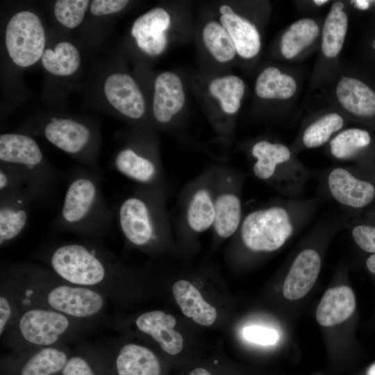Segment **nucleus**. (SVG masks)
<instances>
[{
    "instance_id": "obj_1",
    "label": "nucleus",
    "mask_w": 375,
    "mask_h": 375,
    "mask_svg": "<svg viewBox=\"0 0 375 375\" xmlns=\"http://www.w3.org/2000/svg\"><path fill=\"white\" fill-rule=\"evenodd\" d=\"M65 177L63 203L51 227L90 239L101 238L108 233L116 217L103 196L102 180L82 167L71 169Z\"/></svg>"
},
{
    "instance_id": "obj_2",
    "label": "nucleus",
    "mask_w": 375,
    "mask_h": 375,
    "mask_svg": "<svg viewBox=\"0 0 375 375\" xmlns=\"http://www.w3.org/2000/svg\"><path fill=\"white\" fill-rule=\"evenodd\" d=\"M165 186L138 185L118 206L115 217L128 243L142 249L160 246L171 233Z\"/></svg>"
},
{
    "instance_id": "obj_3",
    "label": "nucleus",
    "mask_w": 375,
    "mask_h": 375,
    "mask_svg": "<svg viewBox=\"0 0 375 375\" xmlns=\"http://www.w3.org/2000/svg\"><path fill=\"white\" fill-rule=\"evenodd\" d=\"M99 240L59 243L49 248L42 258L52 272L66 283L89 288L99 285L109 281L119 268Z\"/></svg>"
},
{
    "instance_id": "obj_4",
    "label": "nucleus",
    "mask_w": 375,
    "mask_h": 375,
    "mask_svg": "<svg viewBox=\"0 0 375 375\" xmlns=\"http://www.w3.org/2000/svg\"><path fill=\"white\" fill-rule=\"evenodd\" d=\"M0 163L15 169L23 178L35 201L47 203L63 178V174L44 157L37 142L17 133L0 135Z\"/></svg>"
},
{
    "instance_id": "obj_5",
    "label": "nucleus",
    "mask_w": 375,
    "mask_h": 375,
    "mask_svg": "<svg viewBox=\"0 0 375 375\" xmlns=\"http://www.w3.org/2000/svg\"><path fill=\"white\" fill-rule=\"evenodd\" d=\"M215 175L216 166L205 169L182 190L174 226L181 232L198 235L212 227L215 219Z\"/></svg>"
},
{
    "instance_id": "obj_6",
    "label": "nucleus",
    "mask_w": 375,
    "mask_h": 375,
    "mask_svg": "<svg viewBox=\"0 0 375 375\" xmlns=\"http://www.w3.org/2000/svg\"><path fill=\"white\" fill-rule=\"evenodd\" d=\"M236 232L249 250L272 252L284 244L292 232V226L283 208L272 206L249 213Z\"/></svg>"
},
{
    "instance_id": "obj_7",
    "label": "nucleus",
    "mask_w": 375,
    "mask_h": 375,
    "mask_svg": "<svg viewBox=\"0 0 375 375\" xmlns=\"http://www.w3.org/2000/svg\"><path fill=\"white\" fill-rule=\"evenodd\" d=\"M43 135L53 145L73 156L101 180L94 147L93 130L87 124L69 118H52L43 127Z\"/></svg>"
},
{
    "instance_id": "obj_8",
    "label": "nucleus",
    "mask_w": 375,
    "mask_h": 375,
    "mask_svg": "<svg viewBox=\"0 0 375 375\" xmlns=\"http://www.w3.org/2000/svg\"><path fill=\"white\" fill-rule=\"evenodd\" d=\"M6 45L9 56L18 66L29 67L42 58L45 32L38 16L28 10L15 14L6 29Z\"/></svg>"
},
{
    "instance_id": "obj_9",
    "label": "nucleus",
    "mask_w": 375,
    "mask_h": 375,
    "mask_svg": "<svg viewBox=\"0 0 375 375\" xmlns=\"http://www.w3.org/2000/svg\"><path fill=\"white\" fill-rule=\"evenodd\" d=\"M240 181L234 170L216 166L215 219L212 231L215 237L226 239L233 236L242 222Z\"/></svg>"
},
{
    "instance_id": "obj_10",
    "label": "nucleus",
    "mask_w": 375,
    "mask_h": 375,
    "mask_svg": "<svg viewBox=\"0 0 375 375\" xmlns=\"http://www.w3.org/2000/svg\"><path fill=\"white\" fill-rule=\"evenodd\" d=\"M70 327L69 317L51 308H30L20 316L17 323L22 340L41 347L57 343Z\"/></svg>"
},
{
    "instance_id": "obj_11",
    "label": "nucleus",
    "mask_w": 375,
    "mask_h": 375,
    "mask_svg": "<svg viewBox=\"0 0 375 375\" xmlns=\"http://www.w3.org/2000/svg\"><path fill=\"white\" fill-rule=\"evenodd\" d=\"M45 296L49 308L69 318L87 319L98 315L104 306V298L97 291L70 283L52 286Z\"/></svg>"
},
{
    "instance_id": "obj_12",
    "label": "nucleus",
    "mask_w": 375,
    "mask_h": 375,
    "mask_svg": "<svg viewBox=\"0 0 375 375\" xmlns=\"http://www.w3.org/2000/svg\"><path fill=\"white\" fill-rule=\"evenodd\" d=\"M113 166L115 171L138 185L165 186L164 172L154 152L126 146L115 155Z\"/></svg>"
},
{
    "instance_id": "obj_13",
    "label": "nucleus",
    "mask_w": 375,
    "mask_h": 375,
    "mask_svg": "<svg viewBox=\"0 0 375 375\" xmlns=\"http://www.w3.org/2000/svg\"><path fill=\"white\" fill-rule=\"evenodd\" d=\"M34 197L26 188L0 194V245L3 247L25 230Z\"/></svg>"
},
{
    "instance_id": "obj_14",
    "label": "nucleus",
    "mask_w": 375,
    "mask_h": 375,
    "mask_svg": "<svg viewBox=\"0 0 375 375\" xmlns=\"http://www.w3.org/2000/svg\"><path fill=\"white\" fill-rule=\"evenodd\" d=\"M103 91L108 103L120 114L138 119L145 112V101L135 81L124 73H115L107 77Z\"/></svg>"
},
{
    "instance_id": "obj_15",
    "label": "nucleus",
    "mask_w": 375,
    "mask_h": 375,
    "mask_svg": "<svg viewBox=\"0 0 375 375\" xmlns=\"http://www.w3.org/2000/svg\"><path fill=\"white\" fill-rule=\"evenodd\" d=\"M171 18L162 8H154L137 18L131 28V34L139 48L150 56H158L165 49V34Z\"/></svg>"
},
{
    "instance_id": "obj_16",
    "label": "nucleus",
    "mask_w": 375,
    "mask_h": 375,
    "mask_svg": "<svg viewBox=\"0 0 375 375\" xmlns=\"http://www.w3.org/2000/svg\"><path fill=\"white\" fill-rule=\"evenodd\" d=\"M185 96L180 78L171 72H164L154 83L153 114L157 122L168 124L184 106Z\"/></svg>"
},
{
    "instance_id": "obj_17",
    "label": "nucleus",
    "mask_w": 375,
    "mask_h": 375,
    "mask_svg": "<svg viewBox=\"0 0 375 375\" xmlns=\"http://www.w3.org/2000/svg\"><path fill=\"white\" fill-rule=\"evenodd\" d=\"M335 94L340 106L352 115L363 119L375 117V90L365 81L342 76L337 84Z\"/></svg>"
},
{
    "instance_id": "obj_18",
    "label": "nucleus",
    "mask_w": 375,
    "mask_h": 375,
    "mask_svg": "<svg viewBox=\"0 0 375 375\" xmlns=\"http://www.w3.org/2000/svg\"><path fill=\"white\" fill-rule=\"evenodd\" d=\"M321 268V259L313 249H305L294 260L283 286L284 297L297 300L313 287Z\"/></svg>"
},
{
    "instance_id": "obj_19",
    "label": "nucleus",
    "mask_w": 375,
    "mask_h": 375,
    "mask_svg": "<svg viewBox=\"0 0 375 375\" xmlns=\"http://www.w3.org/2000/svg\"><path fill=\"white\" fill-rule=\"evenodd\" d=\"M137 328L151 335L165 352L176 355L183 349V339L174 329L176 319L161 310H152L140 315L135 320Z\"/></svg>"
},
{
    "instance_id": "obj_20",
    "label": "nucleus",
    "mask_w": 375,
    "mask_h": 375,
    "mask_svg": "<svg viewBox=\"0 0 375 375\" xmlns=\"http://www.w3.org/2000/svg\"><path fill=\"white\" fill-rule=\"evenodd\" d=\"M332 195L340 203L353 208L369 204L375 197V189L370 183L357 179L342 168L333 169L328 176Z\"/></svg>"
},
{
    "instance_id": "obj_21",
    "label": "nucleus",
    "mask_w": 375,
    "mask_h": 375,
    "mask_svg": "<svg viewBox=\"0 0 375 375\" xmlns=\"http://www.w3.org/2000/svg\"><path fill=\"white\" fill-rule=\"evenodd\" d=\"M219 12L222 14L220 24L230 35L237 53L244 58L255 57L261 47L260 34L255 25L236 14L227 5H222Z\"/></svg>"
},
{
    "instance_id": "obj_22",
    "label": "nucleus",
    "mask_w": 375,
    "mask_h": 375,
    "mask_svg": "<svg viewBox=\"0 0 375 375\" xmlns=\"http://www.w3.org/2000/svg\"><path fill=\"white\" fill-rule=\"evenodd\" d=\"M356 308V298L348 286L328 289L322 298L316 311V318L323 326H331L348 319Z\"/></svg>"
},
{
    "instance_id": "obj_23",
    "label": "nucleus",
    "mask_w": 375,
    "mask_h": 375,
    "mask_svg": "<svg viewBox=\"0 0 375 375\" xmlns=\"http://www.w3.org/2000/svg\"><path fill=\"white\" fill-rule=\"evenodd\" d=\"M174 297L182 312L201 325H212L217 318L216 309L207 303L195 286L185 280L176 281L172 288Z\"/></svg>"
},
{
    "instance_id": "obj_24",
    "label": "nucleus",
    "mask_w": 375,
    "mask_h": 375,
    "mask_svg": "<svg viewBox=\"0 0 375 375\" xmlns=\"http://www.w3.org/2000/svg\"><path fill=\"white\" fill-rule=\"evenodd\" d=\"M115 363L118 375L160 374V366L156 355L149 349L136 344L123 346Z\"/></svg>"
},
{
    "instance_id": "obj_25",
    "label": "nucleus",
    "mask_w": 375,
    "mask_h": 375,
    "mask_svg": "<svg viewBox=\"0 0 375 375\" xmlns=\"http://www.w3.org/2000/svg\"><path fill=\"white\" fill-rule=\"evenodd\" d=\"M348 29V16L344 4L335 1L328 12L322 28V51L329 58H335L341 51Z\"/></svg>"
},
{
    "instance_id": "obj_26",
    "label": "nucleus",
    "mask_w": 375,
    "mask_h": 375,
    "mask_svg": "<svg viewBox=\"0 0 375 375\" xmlns=\"http://www.w3.org/2000/svg\"><path fill=\"white\" fill-rule=\"evenodd\" d=\"M297 83L291 76L282 74L279 69L270 66L258 75L255 85L256 95L263 99L285 100L296 92Z\"/></svg>"
},
{
    "instance_id": "obj_27",
    "label": "nucleus",
    "mask_w": 375,
    "mask_h": 375,
    "mask_svg": "<svg viewBox=\"0 0 375 375\" xmlns=\"http://www.w3.org/2000/svg\"><path fill=\"white\" fill-rule=\"evenodd\" d=\"M319 28L310 18H302L292 23L283 33L280 50L286 59H292L317 38Z\"/></svg>"
},
{
    "instance_id": "obj_28",
    "label": "nucleus",
    "mask_w": 375,
    "mask_h": 375,
    "mask_svg": "<svg viewBox=\"0 0 375 375\" xmlns=\"http://www.w3.org/2000/svg\"><path fill=\"white\" fill-rule=\"evenodd\" d=\"M251 153L256 158L253 167V173L262 180L271 178L275 174L276 166L286 162L290 157L287 147L266 140L256 142L252 147Z\"/></svg>"
},
{
    "instance_id": "obj_29",
    "label": "nucleus",
    "mask_w": 375,
    "mask_h": 375,
    "mask_svg": "<svg viewBox=\"0 0 375 375\" xmlns=\"http://www.w3.org/2000/svg\"><path fill=\"white\" fill-rule=\"evenodd\" d=\"M41 60L47 72L60 76L74 74L81 63L78 50L69 42H59L53 49H45Z\"/></svg>"
},
{
    "instance_id": "obj_30",
    "label": "nucleus",
    "mask_w": 375,
    "mask_h": 375,
    "mask_svg": "<svg viewBox=\"0 0 375 375\" xmlns=\"http://www.w3.org/2000/svg\"><path fill=\"white\" fill-rule=\"evenodd\" d=\"M210 94L219 100L224 112L236 113L240 106L245 91L244 81L235 75L215 78L209 84Z\"/></svg>"
},
{
    "instance_id": "obj_31",
    "label": "nucleus",
    "mask_w": 375,
    "mask_h": 375,
    "mask_svg": "<svg viewBox=\"0 0 375 375\" xmlns=\"http://www.w3.org/2000/svg\"><path fill=\"white\" fill-rule=\"evenodd\" d=\"M67 360L66 353L57 347H42L25 362L20 374L53 375L62 371Z\"/></svg>"
},
{
    "instance_id": "obj_32",
    "label": "nucleus",
    "mask_w": 375,
    "mask_h": 375,
    "mask_svg": "<svg viewBox=\"0 0 375 375\" xmlns=\"http://www.w3.org/2000/svg\"><path fill=\"white\" fill-rule=\"evenodd\" d=\"M202 38L208 51L220 62L232 60L237 53L228 31L215 21H210L206 24L202 31Z\"/></svg>"
},
{
    "instance_id": "obj_33",
    "label": "nucleus",
    "mask_w": 375,
    "mask_h": 375,
    "mask_svg": "<svg viewBox=\"0 0 375 375\" xmlns=\"http://www.w3.org/2000/svg\"><path fill=\"white\" fill-rule=\"evenodd\" d=\"M371 142L369 133L363 129L351 128L338 133L331 142V153L338 159H347Z\"/></svg>"
},
{
    "instance_id": "obj_34",
    "label": "nucleus",
    "mask_w": 375,
    "mask_h": 375,
    "mask_svg": "<svg viewBox=\"0 0 375 375\" xmlns=\"http://www.w3.org/2000/svg\"><path fill=\"white\" fill-rule=\"evenodd\" d=\"M343 125L344 119L339 114H326L305 130L303 142L308 148L320 147L328 140L333 133L341 129Z\"/></svg>"
},
{
    "instance_id": "obj_35",
    "label": "nucleus",
    "mask_w": 375,
    "mask_h": 375,
    "mask_svg": "<svg viewBox=\"0 0 375 375\" xmlns=\"http://www.w3.org/2000/svg\"><path fill=\"white\" fill-rule=\"evenodd\" d=\"M88 0H58L54 5L56 19L69 28H74L81 24L89 6Z\"/></svg>"
},
{
    "instance_id": "obj_36",
    "label": "nucleus",
    "mask_w": 375,
    "mask_h": 375,
    "mask_svg": "<svg viewBox=\"0 0 375 375\" xmlns=\"http://www.w3.org/2000/svg\"><path fill=\"white\" fill-rule=\"evenodd\" d=\"M242 335L247 341L263 346L275 344L279 340L276 330L260 326H246L242 330Z\"/></svg>"
},
{
    "instance_id": "obj_37",
    "label": "nucleus",
    "mask_w": 375,
    "mask_h": 375,
    "mask_svg": "<svg viewBox=\"0 0 375 375\" xmlns=\"http://www.w3.org/2000/svg\"><path fill=\"white\" fill-rule=\"evenodd\" d=\"M24 187L23 178L15 169L0 163V194L15 192Z\"/></svg>"
},
{
    "instance_id": "obj_38",
    "label": "nucleus",
    "mask_w": 375,
    "mask_h": 375,
    "mask_svg": "<svg viewBox=\"0 0 375 375\" xmlns=\"http://www.w3.org/2000/svg\"><path fill=\"white\" fill-rule=\"evenodd\" d=\"M352 235L356 243L362 250L375 253V227L358 226L353 229Z\"/></svg>"
},
{
    "instance_id": "obj_39",
    "label": "nucleus",
    "mask_w": 375,
    "mask_h": 375,
    "mask_svg": "<svg viewBox=\"0 0 375 375\" xmlns=\"http://www.w3.org/2000/svg\"><path fill=\"white\" fill-rule=\"evenodd\" d=\"M128 3L126 0H94L90 4V11L96 16L112 14L123 10Z\"/></svg>"
},
{
    "instance_id": "obj_40",
    "label": "nucleus",
    "mask_w": 375,
    "mask_h": 375,
    "mask_svg": "<svg viewBox=\"0 0 375 375\" xmlns=\"http://www.w3.org/2000/svg\"><path fill=\"white\" fill-rule=\"evenodd\" d=\"M61 374L62 375H95L88 362L79 356L69 358L62 369Z\"/></svg>"
},
{
    "instance_id": "obj_41",
    "label": "nucleus",
    "mask_w": 375,
    "mask_h": 375,
    "mask_svg": "<svg viewBox=\"0 0 375 375\" xmlns=\"http://www.w3.org/2000/svg\"><path fill=\"white\" fill-rule=\"evenodd\" d=\"M12 306L8 298L0 297V335H2L12 317Z\"/></svg>"
},
{
    "instance_id": "obj_42",
    "label": "nucleus",
    "mask_w": 375,
    "mask_h": 375,
    "mask_svg": "<svg viewBox=\"0 0 375 375\" xmlns=\"http://www.w3.org/2000/svg\"><path fill=\"white\" fill-rule=\"evenodd\" d=\"M368 269L374 274H375V253L372 255L367 260L366 262Z\"/></svg>"
},
{
    "instance_id": "obj_43",
    "label": "nucleus",
    "mask_w": 375,
    "mask_h": 375,
    "mask_svg": "<svg viewBox=\"0 0 375 375\" xmlns=\"http://www.w3.org/2000/svg\"><path fill=\"white\" fill-rule=\"evenodd\" d=\"M189 375H211L209 372L203 368H197L192 370Z\"/></svg>"
},
{
    "instance_id": "obj_44",
    "label": "nucleus",
    "mask_w": 375,
    "mask_h": 375,
    "mask_svg": "<svg viewBox=\"0 0 375 375\" xmlns=\"http://www.w3.org/2000/svg\"><path fill=\"white\" fill-rule=\"evenodd\" d=\"M367 375H375V363L369 367L367 370Z\"/></svg>"
},
{
    "instance_id": "obj_45",
    "label": "nucleus",
    "mask_w": 375,
    "mask_h": 375,
    "mask_svg": "<svg viewBox=\"0 0 375 375\" xmlns=\"http://www.w3.org/2000/svg\"><path fill=\"white\" fill-rule=\"evenodd\" d=\"M317 6H322L328 2L327 0H315L313 1Z\"/></svg>"
},
{
    "instance_id": "obj_46",
    "label": "nucleus",
    "mask_w": 375,
    "mask_h": 375,
    "mask_svg": "<svg viewBox=\"0 0 375 375\" xmlns=\"http://www.w3.org/2000/svg\"><path fill=\"white\" fill-rule=\"evenodd\" d=\"M374 49H375V40H374Z\"/></svg>"
}]
</instances>
